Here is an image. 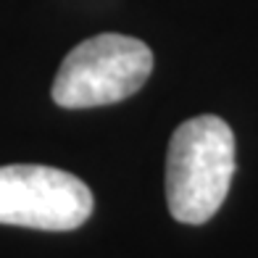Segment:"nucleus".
I'll return each instance as SVG.
<instances>
[{
  "mask_svg": "<svg viewBox=\"0 0 258 258\" xmlns=\"http://www.w3.org/2000/svg\"><path fill=\"white\" fill-rule=\"evenodd\" d=\"M153 72L150 48L126 34H95L63 58L53 82L61 108H95L135 95Z\"/></svg>",
  "mask_w": 258,
  "mask_h": 258,
  "instance_id": "obj_2",
  "label": "nucleus"
},
{
  "mask_svg": "<svg viewBox=\"0 0 258 258\" xmlns=\"http://www.w3.org/2000/svg\"><path fill=\"white\" fill-rule=\"evenodd\" d=\"M92 192L79 177L53 166H0V224L72 232L92 214Z\"/></svg>",
  "mask_w": 258,
  "mask_h": 258,
  "instance_id": "obj_3",
  "label": "nucleus"
},
{
  "mask_svg": "<svg viewBox=\"0 0 258 258\" xmlns=\"http://www.w3.org/2000/svg\"><path fill=\"white\" fill-rule=\"evenodd\" d=\"M234 174V135L219 116H195L171 135L166 201L182 224H206L224 203Z\"/></svg>",
  "mask_w": 258,
  "mask_h": 258,
  "instance_id": "obj_1",
  "label": "nucleus"
}]
</instances>
